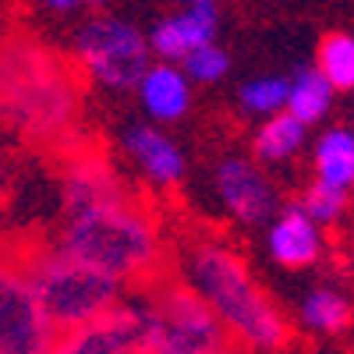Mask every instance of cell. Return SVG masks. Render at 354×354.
Masks as SVG:
<instances>
[{
    "instance_id": "6da1fadb",
    "label": "cell",
    "mask_w": 354,
    "mask_h": 354,
    "mask_svg": "<svg viewBox=\"0 0 354 354\" xmlns=\"http://www.w3.org/2000/svg\"><path fill=\"white\" fill-rule=\"evenodd\" d=\"M181 273L238 337L241 351L277 354L290 340V326L277 301L252 277L248 262L216 238H192L177 255Z\"/></svg>"
},
{
    "instance_id": "7a4b0ae2",
    "label": "cell",
    "mask_w": 354,
    "mask_h": 354,
    "mask_svg": "<svg viewBox=\"0 0 354 354\" xmlns=\"http://www.w3.org/2000/svg\"><path fill=\"white\" fill-rule=\"evenodd\" d=\"M57 245L124 283H145L156 277L163 259L156 220L124 195L68 209Z\"/></svg>"
},
{
    "instance_id": "3957f363",
    "label": "cell",
    "mask_w": 354,
    "mask_h": 354,
    "mask_svg": "<svg viewBox=\"0 0 354 354\" xmlns=\"http://www.w3.org/2000/svg\"><path fill=\"white\" fill-rule=\"evenodd\" d=\"M131 301L142 319L145 354H238L241 347L220 312L181 273L149 277Z\"/></svg>"
},
{
    "instance_id": "277c9868",
    "label": "cell",
    "mask_w": 354,
    "mask_h": 354,
    "mask_svg": "<svg viewBox=\"0 0 354 354\" xmlns=\"http://www.w3.org/2000/svg\"><path fill=\"white\" fill-rule=\"evenodd\" d=\"M15 262L28 277L36 298L43 301L57 330L82 326V322L96 319L124 301V280H117L113 273L100 270V266L64 252L61 245L25 252Z\"/></svg>"
},
{
    "instance_id": "5b68a950",
    "label": "cell",
    "mask_w": 354,
    "mask_h": 354,
    "mask_svg": "<svg viewBox=\"0 0 354 354\" xmlns=\"http://www.w3.org/2000/svg\"><path fill=\"white\" fill-rule=\"evenodd\" d=\"M8 110L28 135H57L71 124L78 93L71 75L53 61V53L21 46L8 53Z\"/></svg>"
},
{
    "instance_id": "8992f818",
    "label": "cell",
    "mask_w": 354,
    "mask_h": 354,
    "mask_svg": "<svg viewBox=\"0 0 354 354\" xmlns=\"http://www.w3.org/2000/svg\"><path fill=\"white\" fill-rule=\"evenodd\" d=\"M75 57L85 75L110 93H131L149 71L153 43L124 18L100 15L85 21L75 36Z\"/></svg>"
},
{
    "instance_id": "52a82bcc",
    "label": "cell",
    "mask_w": 354,
    "mask_h": 354,
    "mask_svg": "<svg viewBox=\"0 0 354 354\" xmlns=\"http://www.w3.org/2000/svg\"><path fill=\"white\" fill-rule=\"evenodd\" d=\"M57 333L21 266L11 262L0 280V354H50Z\"/></svg>"
},
{
    "instance_id": "ba28073f",
    "label": "cell",
    "mask_w": 354,
    "mask_h": 354,
    "mask_svg": "<svg viewBox=\"0 0 354 354\" xmlns=\"http://www.w3.org/2000/svg\"><path fill=\"white\" fill-rule=\"evenodd\" d=\"M50 354H145L135 301H121L117 308L82 322V326L61 330Z\"/></svg>"
},
{
    "instance_id": "9c48e42d",
    "label": "cell",
    "mask_w": 354,
    "mask_h": 354,
    "mask_svg": "<svg viewBox=\"0 0 354 354\" xmlns=\"http://www.w3.org/2000/svg\"><path fill=\"white\" fill-rule=\"evenodd\" d=\"M213 188L216 198L223 202V209L245 223V227H259L270 223L273 209H277V192L252 160L245 156H223L213 170Z\"/></svg>"
},
{
    "instance_id": "30bf717a",
    "label": "cell",
    "mask_w": 354,
    "mask_h": 354,
    "mask_svg": "<svg viewBox=\"0 0 354 354\" xmlns=\"http://www.w3.org/2000/svg\"><path fill=\"white\" fill-rule=\"evenodd\" d=\"M216 28H220L216 0H192L181 11L156 21V28L149 32V43L160 61H185L192 50L213 43Z\"/></svg>"
},
{
    "instance_id": "8fae6325",
    "label": "cell",
    "mask_w": 354,
    "mask_h": 354,
    "mask_svg": "<svg viewBox=\"0 0 354 354\" xmlns=\"http://www.w3.org/2000/svg\"><path fill=\"white\" fill-rule=\"evenodd\" d=\"M266 248H270V259L277 266H283V270H305V266H315L322 259V248H326L322 223H315L301 205H290V209H283L270 223Z\"/></svg>"
},
{
    "instance_id": "7c38bea8",
    "label": "cell",
    "mask_w": 354,
    "mask_h": 354,
    "mask_svg": "<svg viewBox=\"0 0 354 354\" xmlns=\"http://www.w3.org/2000/svg\"><path fill=\"white\" fill-rule=\"evenodd\" d=\"M124 153L138 167L145 181H153L160 188L177 185L185 177V153L160 124H131L124 131Z\"/></svg>"
},
{
    "instance_id": "4fadbf2b",
    "label": "cell",
    "mask_w": 354,
    "mask_h": 354,
    "mask_svg": "<svg viewBox=\"0 0 354 354\" xmlns=\"http://www.w3.org/2000/svg\"><path fill=\"white\" fill-rule=\"evenodd\" d=\"M138 103L156 124L181 121L192 106V75L174 61H160L138 82Z\"/></svg>"
},
{
    "instance_id": "5bb4252c",
    "label": "cell",
    "mask_w": 354,
    "mask_h": 354,
    "mask_svg": "<svg viewBox=\"0 0 354 354\" xmlns=\"http://www.w3.org/2000/svg\"><path fill=\"white\" fill-rule=\"evenodd\" d=\"M305 142H308V124L301 117H294L290 110H280L259 124L252 149L262 163H287L305 149Z\"/></svg>"
},
{
    "instance_id": "9a60e30c",
    "label": "cell",
    "mask_w": 354,
    "mask_h": 354,
    "mask_svg": "<svg viewBox=\"0 0 354 354\" xmlns=\"http://www.w3.org/2000/svg\"><path fill=\"white\" fill-rule=\"evenodd\" d=\"M298 319H301V326L319 333V337H337L351 326V319H354V305L351 298L340 290V287H330V283H322V287H312L301 305H298Z\"/></svg>"
},
{
    "instance_id": "2e32d148",
    "label": "cell",
    "mask_w": 354,
    "mask_h": 354,
    "mask_svg": "<svg viewBox=\"0 0 354 354\" xmlns=\"http://www.w3.org/2000/svg\"><path fill=\"white\" fill-rule=\"evenodd\" d=\"M315 177L340 188H354V128H326L315 138Z\"/></svg>"
},
{
    "instance_id": "e0dca14e",
    "label": "cell",
    "mask_w": 354,
    "mask_h": 354,
    "mask_svg": "<svg viewBox=\"0 0 354 354\" xmlns=\"http://www.w3.org/2000/svg\"><path fill=\"white\" fill-rule=\"evenodd\" d=\"M333 93H337V88L330 85V78L322 75L319 68H301L298 75L290 78L287 110H290L294 117H301V121L312 128V124H319L322 117L330 113V106H333Z\"/></svg>"
},
{
    "instance_id": "ac0fdd59",
    "label": "cell",
    "mask_w": 354,
    "mask_h": 354,
    "mask_svg": "<svg viewBox=\"0 0 354 354\" xmlns=\"http://www.w3.org/2000/svg\"><path fill=\"white\" fill-rule=\"evenodd\" d=\"M121 195L113 174L96 163V160H78L68 174H64V198H68V209H78V205H93L100 198H113Z\"/></svg>"
},
{
    "instance_id": "d6986e66",
    "label": "cell",
    "mask_w": 354,
    "mask_h": 354,
    "mask_svg": "<svg viewBox=\"0 0 354 354\" xmlns=\"http://www.w3.org/2000/svg\"><path fill=\"white\" fill-rule=\"evenodd\" d=\"M315 68L330 78L337 93H354V36L351 32H330L319 43Z\"/></svg>"
},
{
    "instance_id": "ffe728a7",
    "label": "cell",
    "mask_w": 354,
    "mask_h": 354,
    "mask_svg": "<svg viewBox=\"0 0 354 354\" xmlns=\"http://www.w3.org/2000/svg\"><path fill=\"white\" fill-rule=\"evenodd\" d=\"M287 96H290V78H280V75H259V78L245 82L238 93L245 113H252V117H273V113L287 110Z\"/></svg>"
},
{
    "instance_id": "44dd1931",
    "label": "cell",
    "mask_w": 354,
    "mask_h": 354,
    "mask_svg": "<svg viewBox=\"0 0 354 354\" xmlns=\"http://www.w3.org/2000/svg\"><path fill=\"white\" fill-rule=\"evenodd\" d=\"M347 192H351V188H340V185H330V181H322V177H315V185H308L305 195H301V209H305L315 223L330 227V223H337V220L344 216V209H347Z\"/></svg>"
},
{
    "instance_id": "7402d4cb",
    "label": "cell",
    "mask_w": 354,
    "mask_h": 354,
    "mask_svg": "<svg viewBox=\"0 0 354 354\" xmlns=\"http://www.w3.org/2000/svg\"><path fill=\"white\" fill-rule=\"evenodd\" d=\"M181 64H185V71L192 75V82L213 85V82H220V78L230 71V57H227V50H220L216 43H205V46L192 50Z\"/></svg>"
},
{
    "instance_id": "603a6c76",
    "label": "cell",
    "mask_w": 354,
    "mask_h": 354,
    "mask_svg": "<svg viewBox=\"0 0 354 354\" xmlns=\"http://www.w3.org/2000/svg\"><path fill=\"white\" fill-rule=\"evenodd\" d=\"M43 4H46L50 11H75L78 4H85V0H43Z\"/></svg>"
},
{
    "instance_id": "cb8c5ba5",
    "label": "cell",
    "mask_w": 354,
    "mask_h": 354,
    "mask_svg": "<svg viewBox=\"0 0 354 354\" xmlns=\"http://www.w3.org/2000/svg\"><path fill=\"white\" fill-rule=\"evenodd\" d=\"M88 4H106V0H88Z\"/></svg>"
},
{
    "instance_id": "d4e9b609",
    "label": "cell",
    "mask_w": 354,
    "mask_h": 354,
    "mask_svg": "<svg viewBox=\"0 0 354 354\" xmlns=\"http://www.w3.org/2000/svg\"><path fill=\"white\" fill-rule=\"evenodd\" d=\"M177 4H192V0H177Z\"/></svg>"
},
{
    "instance_id": "484cf974",
    "label": "cell",
    "mask_w": 354,
    "mask_h": 354,
    "mask_svg": "<svg viewBox=\"0 0 354 354\" xmlns=\"http://www.w3.org/2000/svg\"><path fill=\"white\" fill-rule=\"evenodd\" d=\"M351 192H354V188H351Z\"/></svg>"
}]
</instances>
